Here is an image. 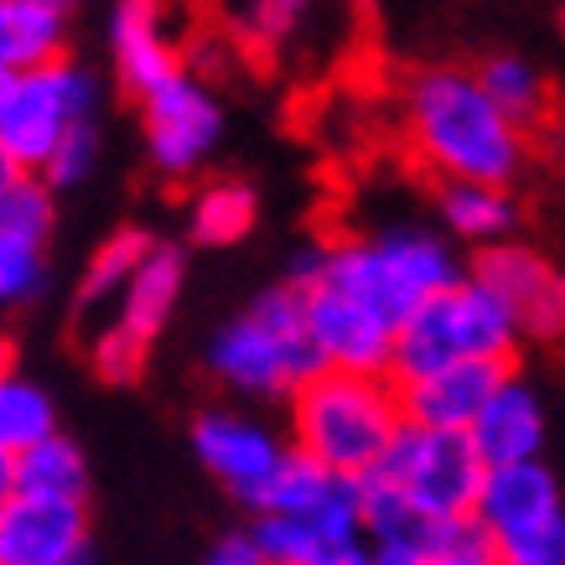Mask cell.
<instances>
[{
	"label": "cell",
	"mask_w": 565,
	"mask_h": 565,
	"mask_svg": "<svg viewBox=\"0 0 565 565\" xmlns=\"http://www.w3.org/2000/svg\"><path fill=\"white\" fill-rule=\"evenodd\" d=\"M503 374H509V363L503 359H457V363L430 369V374L399 379V405H405V420L472 430V420H478V411L488 405V394L498 390V379Z\"/></svg>",
	"instance_id": "2e32d148"
},
{
	"label": "cell",
	"mask_w": 565,
	"mask_h": 565,
	"mask_svg": "<svg viewBox=\"0 0 565 565\" xmlns=\"http://www.w3.org/2000/svg\"><path fill=\"white\" fill-rule=\"evenodd\" d=\"M405 140L415 161L441 182H503L530 167V130L509 120L482 88L478 68L436 63L405 84Z\"/></svg>",
	"instance_id": "6da1fadb"
},
{
	"label": "cell",
	"mask_w": 565,
	"mask_h": 565,
	"mask_svg": "<svg viewBox=\"0 0 565 565\" xmlns=\"http://www.w3.org/2000/svg\"><path fill=\"white\" fill-rule=\"evenodd\" d=\"M63 6H78V0H63Z\"/></svg>",
	"instance_id": "74e56055"
},
{
	"label": "cell",
	"mask_w": 565,
	"mask_h": 565,
	"mask_svg": "<svg viewBox=\"0 0 565 565\" xmlns=\"http://www.w3.org/2000/svg\"><path fill=\"white\" fill-rule=\"evenodd\" d=\"M436 218L457 244L488 249V244L514 239L519 223H524V207H519L514 188H503V182H441Z\"/></svg>",
	"instance_id": "ffe728a7"
},
{
	"label": "cell",
	"mask_w": 565,
	"mask_h": 565,
	"mask_svg": "<svg viewBox=\"0 0 565 565\" xmlns=\"http://www.w3.org/2000/svg\"><path fill=\"white\" fill-rule=\"evenodd\" d=\"M478 514L493 530L498 565H565V488L545 457L488 467Z\"/></svg>",
	"instance_id": "8992f818"
},
{
	"label": "cell",
	"mask_w": 565,
	"mask_h": 565,
	"mask_svg": "<svg viewBox=\"0 0 565 565\" xmlns=\"http://www.w3.org/2000/svg\"><path fill=\"white\" fill-rule=\"evenodd\" d=\"M472 275H482L509 307L530 343H561L565 338V270L530 239H503L478 249Z\"/></svg>",
	"instance_id": "7c38bea8"
},
{
	"label": "cell",
	"mask_w": 565,
	"mask_h": 565,
	"mask_svg": "<svg viewBox=\"0 0 565 565\" xmlns=\"http://www.w3.org/2000/svg\"><path fill=\"white\" fill-rule=\"evenodd\" d=\"M259 223V192L239 177H218V182H203L198 198H192L188 213V234L192 244L203 249H234L255 234Z\"/></svg>",
	"instance_id": "7402d4cb"
},
{
	"label": "cell",
	"mask_w": 565,
	"mask_h": 565,
	"mask_svg": "<svg viewBox=\"0 0 565 565\" xmlns=\"http://www.w3.org/2000/svg\"><path fill=\"white\" fill-rule=\"evenodd\" d=\"M99 130H94V120L78 125V130H68V136L52 146V156L36 167V177L47 182L52 192H73V188H84L88 177L99 172Z\"/></svg>",
	"instance_id": "f546056e"
},
{
	"label": "cell",
	"mask_w": 565,
	"mask_h": 565,
	"mask_svg": "<svg viewBox=\"0 0 565 565\" xmlns=\"http://www.w3.org/2000/svg\"><path fill=\"white\" fill-rule=\"evenodd\" d=\"M94 555L84 498L11 493L0 503V565H84Z\"/></svg>",
	"instance_id": "4fadbf2b"
},
{
	"label": "cell",
	"mask_w": 565,
	"mask_h": 565,
	"mask_svg": "<svg viewBox=\"0 0 565 565\" xmlns=\"http://www.w3.org/2000/svg\"><path fill=\"white\" fill-rule=\"evenodd\" d=\"M172 17V0H115L109 6V32H104L109 68H115L120 88H130L136 99L182 68Z\"/></svg>",
	"instance_id": "5bb4252c"
},
{
	"label": "cell",
	"mask_w": 565,
	"mask_h": 565,
	"mask_svg": "<svg viewBox=\"0 0 565 565\" xmlns=\"http://www.w3.org/2000/svg\"><path fill=\"white\" fill-rule=\"evenodd\" d=\"M52 430H57L52 394L42 390L36 379L6 369V374H0V446H6V451H26V446H36L42 436H52Z\"/></svg>",
	"instance_id": "484cf974"
},
{
	"label": "cell",
	"mask_w": 565,
	"mask_h": 565,
	"mask_svg": "<svg viewBox=\"0 0 565 565\" xmlns=\"http://www.w3.org/2000/svg\"><path fill=\"white\" fill-rule=\"evenodd\" d=\"M478 78L498 99V109H503L509 120H519L524 130H534V125L550 115V78L534 68L524 52H493V57H482Z\"/></svg>",
	"instance_id": "cb8c5ba5"
},
{
	"label": "cell",
	"mask_w": 565,
	"mask_h": 565,
	"mask_svg": "<svg viewBox=\"0 0 565 565\" xmlns=\"http://www.w3.org/2000/svg\"><path fill=\"white\" fill-rule=\"evenodd\" d=\"M192 457L239 509L259 514L275 478H280V467H286V457H291V441H280L255 415L213 405V411L192 415Z\"/></svg>",
	"instance_id": "30bf717a"
},
{
	"label": "cell",
	"mask_w": 565,
	"mask_h": 565,
	"mask_svg": "<svg viewBox=\"0 0 565 565\" xmlns=\"http://www.w3.org/2000/svg\"><path fill=\"white\" fill-rule=\"evenodd\" d=\"M369 478L394 482L405 498H415L426 514L451 519V514H472L488 478V457L472 441V430H451V426H420L405 420L394 446L384 451V462Z\"/></svg>",
	"instance_id": "ba28073f"
},
{
	"label": "cell",
	"mask_w": 565,
	"mask_h": 565,
	"mask_svg": "<svg viewBox=\"0 0 565 565\" xmlns=\"http://www.w3.org/2000/svg\"><path fill=\"white\" fill-rule=\"evenodd\" d=\"M99 99H104L99 73L73 63L63 52L52 63H36V68L17 73V84H11V94L0 104V140L11 146V156L26 172H36L57 140L99 115Z\"/></svg>",
	"instance_id": "52a82bcc"
},
{
	"label": "cell",
	"mask_w": 565,
	"mask_h": 565,
	"mask_svg": "<svg viewBox=\"0 0 565 565\" xmlns=\"http://www.w3.org/2000/svg\"><path fill=\"white\" fill-rule=\"evenodd\" d=\"M228 115L223 99L213 94L203 73L177 68L156 88L140 94V140H146V161L156 177L167 182H188L218 156Z\"/></svg>",
	"instance_id": "9c48e42d"
},
{
	"label": "cell",
	"mask_w": 565,
	"mask_h": 565,
	"mask_svg": "<svg viewBox=\"0 0 565 565\" xmlns=\"http://www.w3.org/2000/svg\"><path fill=\"white\" fill-rule=\"evenodd\" d=\"M17 488H21L17 482V451H6V446H0V503L17 493Z\"/></svg>",
	"instance_id": "d6a6232c"
},
{
	"label": "cell",
	"mask_w": 565,
	"mask_h": 565,
	"mask_svg": "<svg viewBox=\"0 0 565 565\" xmlns=\"http://www.w3.org/2000/svg\"><path fill=\"white\" fill-rule=\"evenodd\" d=\"M462 259H457V239L420 228V223H394L384 234L369 239H343V244H307L296 249L286 280L296 286H338L369 311H379L384 322H405L426 296L446 291L462 280Z\"/></svg>",
	"instance_id": "7a4b0ae2"
},
{
	"label": "cell",
	"mask_w": 565,
	"mask_h": 565,
	"mask_svg": "<svg viewBox=\"0 0 565 565\" xmlns=\"http://www.w3.org/2000/svg\"><path fill=\"white\" fill-rule=\"evenodd\" d=\"M301 291H307V327L332 369H374V374H390L394 332H399V327L384 322L379 311H369L363 301L338 291V286L311 280Z\"/></svg>",
	"instance_id": "9a60e30c"
},
{
	"label": "cell",
	"mask_w": 565,
	"mask_h": 565,
	"mask_svg": "<svg viewBox=\"0 0 565 565\" xmlns=\"http://www.w3.org/2000/svg\"><path fill=\"white\" fill-rule=\"evenodd\" d=\"M68 11L63 0H0V68L26 73L68 52Z\"/></svg>",
	"instance_id": "44dd1931"
},
{
	"label": "cell",
	"mask_w": 565,
	"mask_h": 565,
	"mask_svg": "<svg viewBox=\"0 0 565 565\" xmlns=\"http://www.w3.org/2000/svg\"><path fill=\"white\" fill-rule=\"evenodd\" d=\"M286 411H291L296 451L348 478H369L405 426L399 379L374 369H332V363L286 399Z\"/></svg>",
	"instance_id": "3957f363"
},
{
	"label": "cell",
	"mask_w": 565,
	"mask_h": 565,
	"mask_svg": "<svg viewBox=\"0 0 565 565\" xmlns=\"http://www.w3.org/2000/svg\"><path fill=\"white\" fill-rule=\"evenodd\" d=\"M207 565H270V561H265V550H259L255 524H244V530H228L213 540Z\"/></svg>",
	"instance_id": "1f68e13d"
},
{
	"label": "cell",
	"mask_w": 565,
	"mask_h": 565,
	"mask_svg": "<svg viewBox=\"0 0 565 565\" xmlns=\"http://www.w3.org/2000/svg\"><path fill=\"white\" fill-rule=\"evenodd\" d=\"M472 441L482 446L488 467L498 462H530V457H545L550 441V415L545 399L530 379H519L514 369L498 379V390L488 394V405L472 420Z\"/></svg>",
	"instance_id": "e0dca14e"
},
{
	"label": "cell",
	"mask_w": 565,
	"mask_h": 565,
	"mask_svg": "<svg viewBox=\"0 0 565 565\" xmlns=\"http://www.w3.org/2000/svg\"><path fill=\"white\" fill-rule=\"evenodd\" d=\"M430 565H498V545L493 530L482 524V514H451L436 524V550H430Z\"/></svg>",
	"instance_id": "4dcf8cb0"
},
{
	"label": "cell",
	"mask_w": 565,
	"mask_h": 565,
	"mask_svg": "<svg viewBox=\"0 0 565 565\" xmlns=\"http://www.w3.org/2000/svg\"><path fill=\"white\" fill-rule=\"evenodd\" d=\"M21 172H26V167H21L17 156H11V146H6V140H0V192L11 188V182H17Z\"/></svg>",
	"instance_id": "836d02e7"
},
{
	"label": "cell",
	"mask_w": 565,
	"mask_h": 565,
	"mask_svg": "<svg viewBox=\"0 0 565 565\" xmlns=\"http://www.w3.org/2000/svg\"><path fill=\"white\" fill-rule=\"evenodd\" d=\"M146 359H151V343H140L136 332H125L120 322L99 327L94 343H88V369H94V379L115 384V390L136 384V379L146 374Z\"/></svg>",
	"instance_id": "f1b7e54d"
},
{
	"label": "cell",
	"mask_w": 565,
	"mask_h": 565,
	"mask_svg": "<svg viewBox=\"0 0 565 565\" xmlns=\"http://www.w3.org/2000/svg\"><path fill=\"white\" fill-rule=\"evenodd\" d=\"M6 369H17V348H11V332L0 327V374H6Z\"/></svg>",
	"instance_id": "e575fe53"
},
{
	"label": "cell",
	"mask_w": 565,
	"mask_h": 565,
	"mask_svg": "<svg viewBox=\"0 0 565 565\" xmlns=\"http://www.w3.org/2000/svg\"><path fill=\"white\" fill-rule=\"evenodd\" d=\"M182 286H188V255L177 244H151V255L136 265V275L125 280V291L115 296V322L125 332H136L140 343H156L167 322L182 307Z\"/></svg>",
	"instance_id": "d6986e66"
},
{
	"label": "cell",
	"mask_w": 565,
	"mask_h": 565,
	"mask_svg": "<svg viewBox=\"0 0 565 565\" xmlns=\"http://www.w3.org/2000/svg\"><path fill=\"white\" fill-rule=\"evenodd\" d=\"M47 286V239L0 228V311L26 307Z\"/></svg>",
	"instance_id": "4316f807"
},
{
	"label": "cell",
	"mask_w": 565,
	"mask_h": 565,
	"mask_svg": "<svg viewBox=\"0 0 565 565\" xmlns=\"http://www.w3.org/2000/svg\"><path fill=\"white\" fill-rule=\"evenodd\" d=\"M519 348H524V327H519L514 307H509L482 275H462L457 286L426 296V301L399 322L390 374L415 379V374H430V369L457 363V359L514 363Z\"/></svg>",
	"instance_id": "5b68a950"
},
{
	"label": "cell",
	"mask_w": 565,
	"mask_h": 565,
	"mask_svg": "<svg viewBox=\"0 0 565 565\" xmlns=\"http://www.w3.org/2000/svg\"><path fill=\"white\" fill-rule=\"evenodd\" d=\"M255 534L270 565H374L363 534V478L317 509H265L255 514Z\"/></svg>",
	"instance_id": "8fae6325"
},
{
	"label": "cell",
	"mask_w": 565,
	"mask_h": 565,
	"mask_svg": "<svg viewBox=\"0 0 565 565\" xmlns=\"http://www.w3.org/2000/svg\"><path fill=\"white\" fill-rule=\"evenodd\" d=\"M436 524L415 498H405L394 482L363 478V534H369V561L374 565H430Z\"/></svg>",
	"instance_id": "ac0fdd59"
},
{
	"label": "cell",
	"mask_w": 565,
	"mask_h": 565,
	"mask_svg": "<svg viewBox=\"0 0 565 565\" xmlns=\"http://www.w3.org/2000/svg\"><path fill=\"white\" fill-rule=\"evenodd\" d=\"M207 374L239 399H291L317 369H327L322 348L307 327V291L280 280L255 296V307L228 317L203 348Z\"/></svg>",
	"instance_id": "277c9868"
},
{
	"label": "cell",
	"mask_w": 565,
	"mask_h": 565,
	"mask_svg": "<svg viewBox=\"0 0 565 565\" xmlns=\"http://www.w3.org/2000/svg\"><path fill=\"white\" fill-rule=\"evenodd\" d=\"M327 0H244V36L265 52L291 47Z\"/></svg>",
	"instance_id": "83f0119b"
},
{
	"label": "cell",
	"mask_w": 565,
	"mask_h": 565,
	"mask_svg": "<svg viewBox=\"0 0 565 565\" xmlns=\"http://www.w3.org/2000/svg\"><path fill=\"white\" fill-rule=\"evenodd\" d=\"M11 84H17V73L0 68V104H6V94H11Z\"/></svg>",
	"instance_id": "d590c367"
},
{
	"label": "cell",
	"mask_w": 565,
	"mask_h": 565,
	"mask_svg": "<svg viewBox=\"0 0 565 565\" xmlns=\"http://www.w3.org/2000/svg\"><path fill=\"white\" fill-rule=\"evenodd\" d=\"M561 32H565V0H561Z\"/></svg>",
	"instance_id": "8d00e7d4"
},
{
	"label": "cell",
	"mask_w": 565,
	"mask_h": 565,
	"mask_svg": "<svg viewBox=\"0 0 565 565\" xmlns=\"http://www.w3.org/2000/svg\"><path fill=\"white\" fill-rule=\"evenodd\" d=\"M151 234L146 228H136V223H125V228H115L109 239L88 255L84 275H78V307H104V301H115V296L125 291V280L136 275V265L146 255H151Z\"/></svg>",
	"instance_id": "d4e9b609"
},
{
	"label": "cell",
	"mask_w": 565,
	"mask_h": 565,
	"mask_svg": "<svg viewBox=\"0 0 565 565\" xmlns=\"http://www.w3.org/2000/svg\"><path fill=\"white\" fill-rule=\"evenodd\" d=\"M17 482L21 493L42 498H88V457L68 430H52L36 446L17 451Z\"/></svg>",
	"instance_id": "603a6c76"
}]
</instances>
